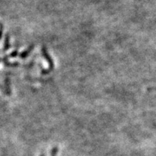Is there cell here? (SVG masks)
<instances>
[{
  "label": "cell",
  "instance_id": "obj_5",
  "mask_svg": "<svg viewBox=\"0 0 156 156\" xmlns=\"http://www.w3.org/2000/svg\"><path fill=\"white\" fill-rule=\"evenodd\" d=\"M17 54H18V51H15L12 52V53H10L9 56H11V57H16V56H17Z\"/></svg>",
  "mask_w": 156,
  "mask_h": 156
},
{
  "label": "cell",
  "instance_id": "obj_2",
  "mask_svg": "<svg viewBox=\"0 0 156 156\" xmlns=\"http://www.w3.org/2000/svg\"><path fill=\"white\" fill-rule=\"evenodd\" d=\"M5 85H6V93L8 95H11V88H10V82L8 78H5Z\"/></svg>",
  "mask_w": 156,
  "mask_h": 156
},
{
  "label": "cell",
  "instance_id": "obj_3",
  "mask_svg": "<svg viewBox=\"0 0 156 156\" xmlns=\"http://www.w3.org/2000/svg\"><path fill=\"white\" fill-rule=\"evenodd\" d=\"M32 47H31V48H28V50H26V51H25L24 52H23V53H21V54H20V57L22 58V59H23V58H26L27 56H28V53H30V51H31V49H32Z\"/></svg>",
  "mask_w": 156,
  "mask_h": 156
},
{
  "label": "cell",
  "instance_id": "obj_6",
  "mask_svg": "<svg viewBox=\"0 0 156 156\" xmlns=\"http://www.w3.org/2000/svg\"><path fill=\"white\" fill-rule=\"evenodd\" d=\"M2 32H3V28L2 26H1V28H0V39L1 38V36H2Z\"/></svg>",
  "mask_w": 156,
  "mask_h": 156
},
{
  "label": "cell",
  "instance_id": "obj_1",
  "mask_svg": "<svg viewBox=\"0 0 156 156\" xmlns=\"http://www.w3.org/2000/svg\"><path fill=\"white\" fill-rule=\"evenodd\" d=\"M10 46L9 44V34L5 35V38H4V50H7Z\"/></svg>",
  "mask_w": 156,
  "mask_h": 156
},
{
  "label": "cell",
  "instance_id": "obj_4",
  "mask_svg": "<svg viewBox=\"0 0 156 156\" xmlns=\"http://www.w3.org/2000/svg\"><path fill=\"white\" fill-rule=\"evenodd\" d=\"M18 64H19L18 62L9 63V62H7V61H6V62L4 63V65L7 66V67H17V66H18Z\"/></svg>",
  "mask_w": 156,
  "mask_h": 156
}]
</instances>
